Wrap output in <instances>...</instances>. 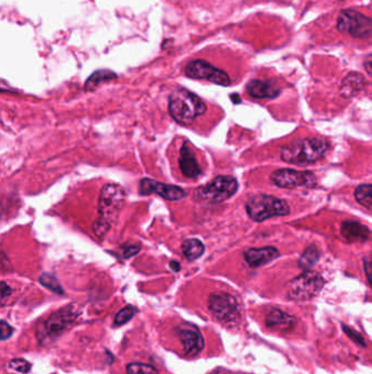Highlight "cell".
<instances>
[{"instance_id": "6da1fadb", "label": "cell", "mask_w": 372, "mask_h": 374, "mask_svg": "<svg viewBox=\"0 0 372 374\" xmlns=\"http://www.w3.org/2000/svg\"><path fill=\"white\" fill-rule=\"evenodd\" d=\"M127 194L118 184H106L98 197V218L93 224V231L98 240L104 239L125 206Z\"/></svg>"}, {"instance_id": "7a4b0ae2", "label": "cell", "mask_w": 372, "mask_h": 374, "mask_svg": "<svg viewBox=\"0 0 372 374\" xmlns=\"http://www.w3.org/2000/svg\"><path fill=\"white\" fill-rule=\"evenodd\" d=\"M168 110L178 124L188 126L207 112V106L195 93L178 89L170 96Z\"/></svg>"}, {"instance_id": "3957f363", "label": "cell", "mask_w": 372, "mask_h": 374, "mask_svg": "<svg viewBox=\"0 0 372 374\" xmlns=\"http://www.w3.org/2000/svg\"><path fill=\"white\" fill-rule=\"evenodd\" d=\"M327 149L329 145L323 139H299L285 146L281 151V158L288 164L308 166L323 158Z\"/></svg>"}, {"instance_id": "277c9868", "label": "cell", "mask_w": 372, "mask_h": 374, "mask_svg": "<svg viewBox=\"0 0 372 374\" xmlns=\"http://www.w3.org/2000/svg\"><path fill=\"white\" fill-rule=\"evenodd\" d=\"M238 191V182L230 175H221L215 178L211 183L198 187L193 192V199L200 203H223L234 196Z\"/></svg>"}, {"instance_id": "5b68a950", "label": "cell", "mask_w": 372, "mask_h": 374, "mask_svg": "<svg viewBox=\"0 0 372 374\" xmlns=\"http://www.w3.org/2000/svg\"><path fill=\"white\" fill-rule=\"evenodd\" d=\"M77 310L73 305H67L52 314L36 329V337L42 345L55 342L64 331L77 319Z\"/></svg>"}, {"instance_id": "8992f818", "label": "cell", "mask_w": 372, "mask_h": 374, "mask_svg": "<svg viewBox=\"0 0 372 374\" xmlns=\"http://www.w3.org/2000/svg\"><path fill=\"white\" fill-rule=\"evenodd\" d=\"M248 216L257 222L274 217L288 216L290 208L286 201L272 195H255L246 203Z\"/></svg>"}, {"instance_id": "52a82bcc", "label": "cell", "mask_w": 372, "mask_h": 374, "mask_svg": "<svg viewBox=\"0 0 372 374\" xmlns=\"http://www.w3.org/2000/svg\"><path fill=\"white\" fill-rule=\"evenodd\" d=\"M325 286L321 275L315 271H305L297 278L292 279L288 286V296L295 301H307L313 299Z\"/></svg>"}, {"instance_id": "ba28073f", "label": "cell", "mask_w": 372, "mask_h": 374, "mask_svg": "<svg viewBox=\"0 0 372 374\" xmlns=\"http://www.w3.org/2000/svg\"><path fill=\"white\" fill-rule=\"evenodd\" d=\"M337 30L355 38H367L372 36V19L354 9L343 10L338 15Z\"/></svg>"}, {"instance_id": "9c48e42d", "label": "cell", "mask_w": 372, "mask_h": 374, "mask_svg": "<svg viewBox=\"0 0 372 374\" xmlns=\"http://www.w3.org/2000/svg\"><path fill=\"white\" fill-rule=\"evenodd\" d=\"M209 309L213 315L224 324H236L239 321V304L230 294L225 292L211 294L209 298Z\"/></svg>"}, {"instance_id": "30bf717a", "label": "cell", "mask_w": 372, "mask_h": 374, "mask_svg": "<svg viewBox=\"0 0 372 374\" xmlns=\"http://www.w3.org/2000/svg\"><path fill=\"white\" fill-rule=\"evenodd\" d=\"M185 73L189 78L210 81L218 86L228 87L232 82L228 73L202 59H197L188 64L185 68Z\"/></svg>"}, {"instance_id": "8fae6325", "label": "cell", "mask_w": 372, "mask_h": 374, "mask_svg": "<svg viewBox=\"0 0 372 374\" xmlns=\"http://www.w3.org/2000/svg\"><path fill=\"white\" fill-rule=\"evenodd\" d=\"M271 181L281 189H296V187L313 189L317 184V178L313 172L280 168L271 174Z\"/></svg>"}, {"instance_id": "7c38bea8", "label": "cell", "mask_w": 372, "mask_h": 374, "mask_svg": "<svg viewBox=\"0 0 372 374\" xmlns=\"http://www.w3.org/2000/svg\"><path fill=\"white\" fill-rule=\"evenodd\" d=\"M176 336L183 345L184 354L195 357L204 348V339L197 326L190 323H181L175 329Z\"/></svg>"}, {"instance_id": "4fadbf2b", "label": "cell", "mask_w": 372, "mask_h": 374, "mask_svg": "<svg viewBox=\"0 0 372 374\" xmlns=\"http://www.w3.org/2000/svg\"><path fill=\"white\" fill-rule=\"evenodd\" d=\"M139 193L142 196L151 195V194H158L162 199L166 201H176L185 199L186 193L179 186L170 185V184L162 183V182L154 181L152 178H142L139 185Z\"/></svg>"}, {"instance_id": "5bb4252c", "label": "cell", "mask_w": 372, "mask_h": 374, "mask_svg": "<svg viewBox=\"0 0 372 374\" xmlns=\"http://www.w3.org/2000/svg\"><path fill=\"white\" fill-rule=\"evenodd\" d=\"M179 168L181 173L187 178H198L202 173L195 152L188 143H184L180 148Z\"/></svg>"}, {"instance_id": "9a60e30c", "label": "cell", "mask_w": 372, "mask_h": 374, "mask_svg": "<svg viewBox=\"0 0 372 374\" xmlns=\"http://www.w3.org/2000/svg\"><path fill=\"white\" fill-rule=\"evenodd\" d=\"M278 255H280V252L273 246H267L261 249H249L244 253L246 261L253 268L269 264L270 261L278 257Z\"/></svg>"}, {"instance_id": "2e32d148", "label": "cell", "mask_w": 372, "mask_h": 374, "mask_svg": "<svg viewBox=\"0 0 372 374\" xmlns=\"http://www.w3.org/2000/svg\"><path fill=\"white\" fill-rule=\"evenodd\" d=\"M265 324L270 329L275 331H290L296 325V319L286 312L278 309H272L267 314Z\"/></svg>"}, {"instance_id": "e0dca14e", "label": "cell", "mask_w": 372, "mask_h": 374, "mask_svg": "<svg viewBox=\"0 0 372 374\" xmlns=\"http://www.w3.org/2000/svg\"><path fill=\"white\" fill-rule=\"evenodd\" d=\"M247 92L255 99H274L278 96L281 90L272 81L255 79L248 83Z\"/></svg>"}, {"instance_id": "ac0fdd59", "label": "cell", "mask_w": 372, "mask_h": 374, "mask_svg": "<svg viewBox=\"0 0 372 374\" xmlns=\"http://www.w3.org/2000/svg\"><path fill=\"white\" fill-rule=\"evenodd\" d=\"M341 232L343 238L350 243L367 241L370 236L369 229L357 221H344Z\"/></svg>"}, {"instance_id": "d6986e66", "label": "cell", "mask_w": 372, "mask_h": 374, "mask_svg": "<svg viewBox=\"0 0 372 374\" xmlns=\"http://www.w3.org/2000/svg\"><path fill=\"white\" fill-rule=\"evenodd\" d=\"M366 80L364 75L358 73H350L348 77H345L341 86V94L345 98H352L365 87Z\"/></svg>"}, {"instance_id": "ffe728a7", "label": "cell", "mask_w": 372, "mask_h": 374, "mask_svg": "<svg viewBox=\"0 0 372 374\" xmlns=\"http://www.w3.org/2000/svg\"><path fill=\"white\" fill-rule=\"evenodd\" d=\"M181 249H183L184 254H185L188 261H195V259H199V257H202L205 251L204 244L198 239L185 240L181 245Z\"/></svg>"}, {"instance_id": "44dd1931", "label": "cell", "mask_w": 372, "mask_h": 374, "mask_svg": "<svg viewBox=\"0 0 372 374\" xmlns=\"http://www.w3.org/2000/svg\"><path fill=\"white\" fill-rule=\"evenodd\" d=\"M117 78V75L110 71H95L90 78L85 82V91H93L98 88L101 83L107 82V81L114 80Z\"/></svg>"}, {"instance_id": "7402d4cb", "label": "cell", "mask_w": 372, "mask_h": 374, "mask_svg": "<svg viewBox=\"0 0 372 374\" xmlns=\"http://www.w3.org/2000/svg\"><path fill=\"white\" fill-rule=\"evenodd\" d=\"M355 199L362 206L372 210V184H364L355 189Z\"/></svg>"}, {"instance_id": "603a6c76", "label": "cell", "mask_w": 372, "mask_h": 374, "mask_svg": "<svg viewBox=\"0 0 372 374\" xmlns=\"http://www.w3.org/2000/svg\"><path fill=\"white\" fill-rule=\"evenodd\" d=\"M319 250L315 245H311L302 253L299 261H298V265L304 271H309L310 267H313L319 261Z\"/></svg>"}, {"instance_id": "cb8c5ba5", "label": "cell", "mask_w": 372, "mask_h": 374, "mask_svg": "<svg viewBox=\"0 0 372 374\" xmlns=\"http://www.w3.org/2000/svg\"><path fill=\"white\" fill-rule=\"evenodd\" d=\"M128 374H158V369H155L153 366L148 364H141V362H133L127 366Z\"/></svg>"}, {"instance_id": "d4e9b609", "label": "cell", "mask_w": 372, "mask_h": 374, "mask_svg": "<svg viewBox=\"0 0 372 374\" xmlns=\"http://www.w3.org/2000/svg\"><path fill=\"white\" fill-rule=\"evenodd\" d=\"M40 282L43 286L50 289L52 292H55L57 294H64L63 287L60 286L57 279L55 277L52 276L50 274H43L40 278Z\"/></svg>"}, {"instance_id": "484cf974", "label": "cell", "mask_w": 372, "mask_h": 374, "mask_svg": "<svg viewBox=\"0 0 372 374\" xmlns=\"http://www.w3.org/2000/svg\"><path fill=\"white\" fill-rule=\"evenodd\" d=\"M135 309L131 305H127V307L124 308V309L120 310L117 314H116L115 319H114V323L117 326L120 325H124L127 323V322L131 321L133 317H135Z\"/></svg>"}, {"instance_id": "4316f807", "label": "cell", "mask_w": 372, "mask_h": 374, "mask_svg": "<svg viewBox=\"0 0 372 374\" xmlns=\"http://www.w3.org/2000/svg\"><path fill=\"white\" fill-rule=\"evenodd\" d=\"M9 368L15 370V371L20 372V373H29L32 366L27 360L18 358V359H13L11 361H9Z\"/></svg>"}, {"instance_id": "83f0119b", "label": "cell", "mask_w": 372, "mask_h": 374, "mask_svg": "<svg viewBox=\"0 0 372 374\" xmlns=\"http://www.w3.org/2000/svg\"><path fill=\"white\" fill-rule=\"evenodd\" d=\"M140 244L128 243L120 246V251H121V255H123L124 259H129V257H133L137 252L140 251Z\"/></svg>"}, {"instance_id": "f1b7e54d", "label": "cell", "mask_w": 372, "mask_h": 374, "mask_svg": "<svg viewBox=\"0 0 372 374\" xmlns=\"http://www.w3.org/2000/svg\"><path fill=\"white\" fill-rule=\"evenodd\" d=\"M343 329H344L345 333H346L348 336L350 337V339H352L355 343H357V344L359 345H365L364 337H362L358 331H354V329H350V327L345 326V325H343Z\"/></svg>"}, {"instance_id": "f546056e", "label": "cell", "mask_w": 372, "mask_h": 374, "mask_svg": "<svg viewBox=\"0 0 372 374\" xmlns=\"http://www.w3.org/2000/svg\"><path fill=\"white\" fill-rule=\"evenodd\" d=\"M364 268H365L366 276L369 280L370 286L372 287V253L364 259Z\"/></svg>"}, {"instance_id": "4dcf8cb0", "label": "cell", "mask_w": 372, "mask_h": 374, "mask_svg": "<svg viewBox=\"0 0 372 374\" xmlns=\"http://www.w3.org/2000/svg\"><path fill=\"white\" fill-rule=\"evenodd\" d=\"M0 331H1V340H6V339L9 338V337L13 336V329L10 325L8 324L7 322L1 321V326H0Z\"/></svg>"}, {"instance_id": "1f68e13d", "label": "cell", "mask_w": 372, "mask_h": 374, "mask_svg": "<svg viewBox=\"0 0 372 374\" xmlns=\"http://www.w3.org/2000/svg\"><path fill=\"white\" fill-rule=\"evenodd\" d=\"M11 292H13V290H11L10 287L8 286L5 282H1V301H3V303L8 296H10Z\"/></svg>"}, {"instance_id": "d6a6232c", "label": "cell", "mask_w": 372, "mask_h": 374, "mask_svg": "<svg viewBox=\"0 0 372 374\" xmlns=\"http://www.w3.org/2000/svg\"><path fill=\"white\" fill-rule=\"evenodd\" d=\"M170 268L172 269V271H180V264L178 263V261H170Z\"/></svg>"}, {"instance_id": "836d02e7", "label": "cell", "mask_w": 372, "mask_h": 374, "mask_svg": "<svg viewBox=\"0 0 372 374\" xmlns=\"http://www.w3.org/2000/svg\"><path fill=\"white\" fill-rule=\"evenodd\" d=\"M365 66L366 68H367L368 71H372V55H370L369 57L367 58V61H366Z\"/></svg>"}, {"instance_id": "e575fe53", "label": "cell", "mask_w": 372, "mask_h": 374, "mask_svg": "<svg viewBox=\"0 0 372 374\" xmlns=\"http://www.w3.org/2000/svg\"><path fill=\"white\" fill-rule=\"evenodd\" d=\"M232 99H234V102H235V103H239L240 102V99H239V96H237V94H232Z\"/></svg>"}]
</instances>
